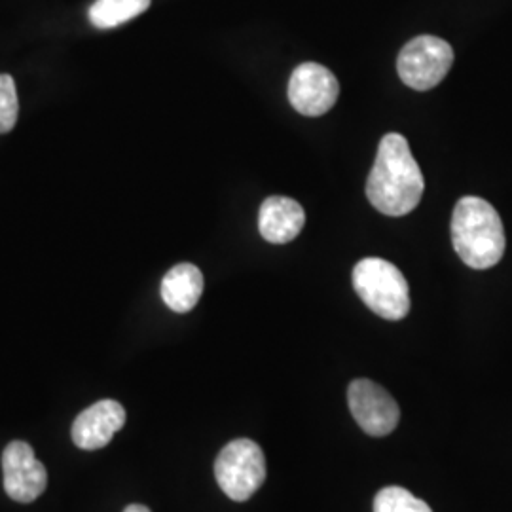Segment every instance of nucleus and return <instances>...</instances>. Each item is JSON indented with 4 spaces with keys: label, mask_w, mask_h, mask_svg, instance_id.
Listing matches in <instances>:
<instances>
[{
    "label": "nucleus",
    "mask_w": 512,
    "mask_h": 512,
    "mask_svg": "<svg viewBox=\"0 0 512 512\" xmlns=\"http://www.w3.org/2000/svg\"><path fill=\"white\" fill-rule=\"evenodd\" d=\"M425 181L408 141L401 133H387L366 181V198L387 217H404L421 202Z\"/></svg>",
    "instance_id": "obj_1"
},
{
    "label": "nucleus",
    "mask_w": 512,
    "mask_h": 512,
    "mask_svg": "<svg viewBox=\"0 0 512 512\" xmlns=\"http://www.w3.org/2000/svg\"><path fill=\"white\" fill-rule=\"evenodd\" d=\"M452 243L469 268H494L507 247L503 220L494 205L476 196L461 198L452 215Z\"/></svg>",
    "instance_id": "obj_2"
},
{
    "label": "nucleus",
    "mask_w": 512,
    "mask_h": 512,
    "mask_svg": "<svg viewBox=\"0 0 512 512\" xmlns=\"http://www.w3.org/2000/svg\"><path fill=\"white\" fill-rule=\"evenodd\" d=\"M353 287L366 306L387 321H401L410 311L403 272L384 258H363L353 270Z\"/></svg>",
    "instance_id": "obj_3"
},
{
    "label": "nucleus",
    "mask_w": 512,
    "mask_h": 512,
    "mask_svg": "<svg viewBox=\"0 0 512 512\" xmlns=\"http://www.w3.org/2000/svg\"><path fill=\"white\" fill-rule=\"evenodd\" d=\"M215 476L220 490L232 501H247L266 480V458L251 439H236L226 444L215 461Z\"/></svg>",
    "instance_id": "obj_4"
},
{
    "label": "nucleus",
    "mask_w": 512,
    "mask_h": 512,
    "mask_svg": "<svg viewBox=\"0 0 512 512\" xmlns=\"http://www.w3.org/2000/svg\"><path fill=\"white\" fill-rule=\"evenodd\" d=\"M454 65L452 46L439 37L412 38L399 54L397 71L412 90L427 92L439 86Z\"/></svg>",
    "instance_id": "obj_5"
},
{
    "label": "nucleus",
    "mask_w": 512,
    "mask_h": 512,
    "mask_svg": "<svg viewBox=\"0 0 512 512\" xmlns=\"http://www.w3.org/2000/svg\"><path fill=\"white\" fill-rule=\"evenodd\" d=\"M349 410L359 427L370 437H387L401 420L397 401L382 385L365 378L351 382L348 389Z\"/></svg>",
    "instance_id": "obj_6"
},
{
    "label": "nucleus",
    "mask_w": 512,
    "mask_h": 512,
    "mask_svg": "<svg viewBox=\"0 0 512 512\" xmlns=\"http://www.w3.org/2000/svg\"><path fill=\"white\" fill-rule=\"evenodd\" d=\"M2 473L6 494L18 503L37 501L48 486L44 463L38 461L33 448L23 440H14L6 446L2 454Z\"/></svg>",
    "instance_id": "obj_7"
},
{
    "label": "nucleus",
    "mask_w": 512,
    "mask_h": 512,
    "mask_svg": "<svg viewBox=\"0 0 512 512\" xmlns=\"http://www.w3.org/2000/svg\"><path fill=\"white\" fill-rule=\"evenodd\" d=\"M340 84L327 67L319 63H302L289 80V101L304 116L327 114L338 101Z\"/></svg>",
    "instance_id": "obj_8"
},
{
    "label": "nucleus",
    "mask_w": 512,
    "mask_h": 512,
    "mask_svg": "<svg viewBox=\"0 0 512 512\" xmlns=\"http://www.w3.org/2000/svg\"><path fill=\"white\" fill-rule=\"evenodd\" d=\"M126 423V410L116 401H99L88 406L84 412L78 414L74 420L73 442L80 450H99L109 444L112 437L124 427Z\"/></svg>",
    "instance_id": "obj_9"
},
{
    "label": "nucleus",
    "mask_w": 512,
    "mask_h": 512,
    "mask_svg": "<svg viewBox=\"0 0 512 512\" xmlns=\"http://www.w3.org/2000/svg\"><path fill=\"white\" fill-rule=\"evenodd\" d=\"M306 224V213L302 205L285 196H272L260 205L258 213V230L260 236L275 243L283 245L293 241Z\"/></svg>",
    "instance_id": "obj_10"
},
{
    "label": "nucleus",
    "mask_w": 512,
    "mask_h": 512,
    "mask_svg": "<svg viewBox=\"0 0 512 512\" xmlns=\"http://www.w3.org/2000/svg\"><path fill=\"white\" fill-rule=\"evenodd\" d=\"M203 294V274L194 264L173 266L162 281L165 306L175 313H188L196 308Z\"/></svg>",
    "instance_id": "obj_11"
},
{
    "label": "nucleus",
    "mask_w": 512,
    "mask_h": 512,
    "mask_svg": "<svg viewBox=\"0 0 512 512\" xmlns=\"http://www.w3.org/2000/svg\"><path fill=\"white\" fill-rule=\"evenodd\" d=\"M152 0H95L90 6V21L97 29H114L145 14Z\"/></svg>",
    "instance_id": "obj_12"
},
{
    "label": "nucleus",
    "mask_w": 512,
    "mask_h": 512,
    "mask_svg": "<svg viewBox=\"0 0 512 512\" xmlns=\"http://www.w3.org/2000/svg\"><path fill=\"white\" fill-rule=\"evenodd\" d=\"M374 512H433L431 507L401 486H389L378 492Z\"/></svg>",
    "instance_id": "obj_13"
},
{
    "label": "nucleus",
    "mask_w": 512,
    "mask_h": 512,
    "mask_svg": "<svg viewBox=\"0 0 512 512\" xmlns=\"http://www.w3.org/2000/svg\"><path fill=\"white\" fill-rule=\"evenodd\" d=\"M18 90L10 74H0V133H8L18 124Z\"/></svg>",
    "instance_id": "obj_14"
},
{
    "label": "nucleus",
    "mask_w": 512,
    "mask_h": 512,
    "mask_svg": "<svg viewBox=\"0 0 512 512\" xmlns=\"http://www.w3.org/2000/svg\"><path fill=\"white\" fill-rule=\"evenodd\" d=\"M124 512H150V509L145 505H129L124 509Z\"/></svg>",
    "instance_id": "obj_15"
}]
</instances>
